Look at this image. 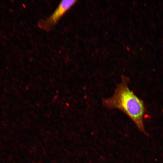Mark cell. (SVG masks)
Returning <instances> with one entry per match:
<instances>
[{
    "label": "cell",
    "mask_w": 163,
    "mask_h": 163,
    "mask_svg": "<svg viewBox=\"0 0 163 163\" xmlns=\"http://www.w3.org/2000/svg\"><path fill=\"white\" fill-rule=\"evenodd\" d=\"M121 78L113 95L103 99L102 104L108 109H117L123 112L134 122L139 131L147 136L143 122L145 108L143 101L128 87L129 78L122 75Z\"/></svg>",
    "instance_id": "cell-1"
},
{
    "label": "cell",
    "mask_w": 163,
    "mask_h": 163,
    "mask_svg": "<svg viewBox=\"0 0 163 163\" xmlns=\"http://www.w3.org/2000/svg\"><path fill=\"white\" fill-rule=\"evenodd\" d=\"M76 2V1L74 0L61 1L53 12L49 17L38 22L39 27L41 29L46 30L52 29Z\"/></svg>",
    "instance_id": "cell-2"
},
{
    "label": "cell",
    "mask_w": 163,
    "mask_h": 163,
    "mask_svg": "<svg viewBox=\"0 0 163 163\" xmlns=\"http://www.w3.org/2000/svg\"><path fill=\"white\" fill-rule=\"evenodd\" d=\"M38 163H40V162H39Z\"/></svg>",
    "instance_id": "cell-3"
}]
</instances>
